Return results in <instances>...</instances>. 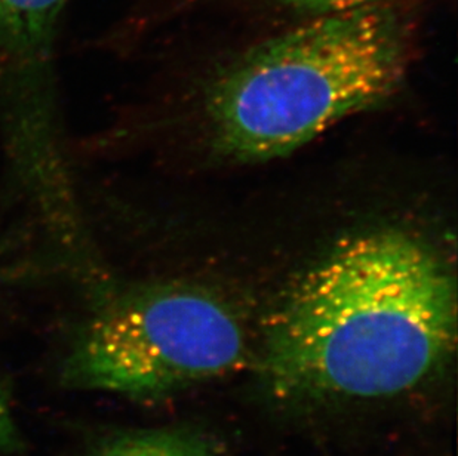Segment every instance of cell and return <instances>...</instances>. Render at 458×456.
<instances>
[{
  "instance_id": "cell-5",
  "label": "cell",
  "mask_w": 458,
  "mask_h": 456,
  "mask_svg": "<svg viewBox=\"0 0 458 456\" xmlns=\"http://www.w3.org/2000/svg\"><path fill=\"white\" fill-rule=\"evenodd\" d=\"M67 0H0V40L20 52L42 49Z\"/></svg>"
},
{
  "instance_id": "cell-2",
  "label": "cell",
  "mask_w": 458,
  "mask_h": 456,
  "mask_svg": "<svg viewBox=\"0 0 458 456\" xmlns=\"http://www.w3.org/2000/svg\"><path fill=\"white\" fill-rule=\"evenodd\" d=\"M407 22L387 4L318 15L250 47L207 89L212 147L259 164L291 155L403 88Z\"/></svg>"
},
{
  "instance_id": "cell-4",
  "label": "cell",
  "mask_w": 458,
  "mask_h": 456,
  "mask_svg": "<svg viewBox=\"0 0 458 456\" xmlns=\"http://www.w3.org/2000/svg\"><path fill=\"white\" fill-rule=\"evenodd\" d=\"M88 456H220V449L199 431L155 428L112 435Z\"/></svg>"
},
{
  "instance_id": "cell-1",
  "label": "cell",
  "mask_w": 458,
  "mask_h": 456,
  "mask_svg": "<svg viewBox=\"0 0 458 456\" xmlns=\"http://www.w3.org/2000/svg\"><path fill=\"white\" fill-rule=\"evenodd\" d=\"M457 340L454 273L398 230L342 241L272 316L264 381L284 401L380 399L445 365Z\"/></svg>"
},
{
  "instance_id": "cell-3",
  "label": "cell",
  "mask_w": 458,
  "mask_h": 456,
  "mask_svg": "<svg viewBox=\"0 0 458 456\" xmlns=\"http://www.w3.org/2000/svg\"><path fill=\"white\" fill-rule=\"evenodd\" d=\"M245 353L242 323L214 293L141 284L97 302L72 341L61 381L153 401L227 374Z\"/></svg>"
},
{
  "instance_id": "cell-7",
  "label": "cell",
  "mask_w": 458,
  "mask_h": 456,
  "mask_svg": "<svg viewBox=\"0 0 458 456\" xmlns=\"http://www.w3.org/2000/svg\"><path fill=\"white\" fill-rule=\"evenodd\" d=\"M20 448V435L9 410L4 388L0 385V451L11 452Z\"/></svg>"
},
{
  "instance_id": "cell-6",
  "label": "cell",
  "mask_w": 458,
  "mask_h": 456,
  "mask_svg": "<svg viewBox=\"0 0 458 456\" xmlns=\"http://www.w3.org/2000/svg\"><path fill=\"white\" fill-rule=\"evenodd\" d=\"M275 2L284 8L300 11V13H315L318 17L325 13H344L352 9L387 4L390 0H275Z\"/></svg>"
}]
</instances>
